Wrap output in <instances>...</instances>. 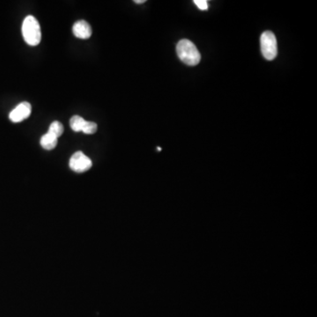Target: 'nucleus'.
<instances>
[{"label": "nucleus", "mask_w": 317, "mask_h": 317, "mask_svg": "<svg viewBox=\"0 0 317 317\" xmlns=\"http://www.w3.org/2000/svg\"><path fill=\"white\" fill-rule=\"evenodd\" d=\"M261 51L265 59L273 60L278 54V44L275 34L271 31H265L261 35L260 39Z\"/></svg>", "instance_id": "nucleus-3"}, {"label": "nucleus", "mask_w": 317, "mask_h": 317, "mask_svg": "<svg viewBox=\"0 0 317 317\" xmlns=\"http://www.w3.org/2000/svg\"><path fill=\"white\" fill-rule=\"evenodd\" d=\"M194 4L202 11H205L209 7L208 2L206 0H195Z\"/></svg>", "instance_id": "nucleus-11"}, {"label": "nucleus", "mask_w": 317, "mask_h": 317, "mask_svg": "<svg viewBox=\"0 0 317 317\" xmlns=\"http://www.w3.org/2000/svg\"><path fill=\"white\" fill-rule=\"evenodd\" d=\"M86 122V120L82 118L81 116H73L70 120V126H71L72 131L75 132H79L82 131L83 125Z\"/></svg>", "instance_id": "nucleus-8"}, {"label": "nucleus", "mask_w": 317, "mask_h": 317, "mask_svg": "<svg viewBox=\"0 0 317 317\" xmlns=\"http://www.w3.org/2000/svg\"><path fill=\"white\" fill-rule=\"evenodd\" d=\"M134 2L136 4H144L146 2V0H135Z\"/></svg>", "instance_id": "nucleus-12"}, {"label": "nucleus", "mask_w": 317, "mask_h": 317, "mask_svg": "<svg viewBox=\"0 0 317 317\" xmlns=\"http://www.w3.org/2000/svg\"><path fill=\"white\" fill-rule=\"evenodd\" d=\"M176 53L180 60L190 66H195L201 60V55L196 45L188 39H183L177 43Z\"/></svg>", "instance_id": "nucleus-1"}, {"label": "nucleus", "mask_w": 317, "mask_h": 317, "mask_svg": "<svg viewBox=\"0 0 317 317\" xmlns=\"http://www.w3.org/2000/svg\"><path fill=\"white\" fill-rule=\"evenodd\" d=\"M40 143H41L42 148L49 151V150H53L56 147V145H57V138L47 132L46 134L41 137Z\"/></svg>", "instance_id": "nucleus-7"}, {"label": "nucleus", "mask_w": 317, "mask_h": 317, "mask_svg": "<svg viewBox=\"0 0 317 317\" xmlns=\"http://www.w3.org/2000/svg\"><path fill=\"white\" fill-rule=\"evenodd\" d=\"M70 168L76 173H84L92 168V161L90 158L85 155L82 152L78 151L71 157L70 159Z\"/></svg>", "instance_id": "nucleus-4"}, {"label": "nucleus", "mask_w": 317, "mask_h": 317, "mask_svg": "<svg viewBox=\"0 0 317 317\" xmlns=\"http://www.w3.org/2000/svg\"><path fill=\"white\" fill-rule=\"evenodd\" d=\"M48 133L55 136L56 138H59L60 136H62V134L63 133V124L60 123V122H58V121L53 122V123L49 125Z\"/></svg>", "instance_id": "nucleus-9"}, {"label": "nucleus", "mask_w": 317, "mask_h": 317, "mask_svg": "<svg viewBox=\"0 0 317 317\" xmlns=\"http://www.w3.org/2000/svg\"><path fill=\"white\" fill-rule=\"evenodd\" d=\"M32 106L27 101H23L19 103L9 115V118L12 123H19L26 119L31 115Z\"/></svg>", "instance_id": "nucleus-5"}, {"label": "nucleus", "mask_w": 317, "mask_h": 317, "mask_svg": "<svg viewBox=\"0 0 317 317\" xmlns=\"http://www.w3.org/2000/svg\"><path fill=\"white\" fill-rule=\"evenodd\" d=\"M72 32L76 37L83 40L88 39L92 35V28L86 20H78L75 22L72 26Z\"/></svg>", "instance_id": "nucleus-6"}, {"label": "nucleus", "mask_w": 317, "mask_h": 317, "mask_svg": "<svg viewBox=\"0 0 317 317\" xmlns=\"http://www.w3.org/2000/svg\"><path fill=\"white\" fill-rule=\"evenodd\" d=\"M22 35L30 46H37L41 39V26L34 16H26L22 23Z\"/></svg>", "instance_id": "nucleus-2"}, {"label": "nucleus", "mask_w": 317, "mask_h": 317, "mask_svg": "<svg viewBox=\"0 0 317 317\" xmlns=\"http://www.w3.org/2000/svg\"><path fill=\"white\" fill-rule=\"evenodd\" d=\"M85 134H94L97 131V124L93 122L86 121L83 125L82 131Z\"/></svg>", "instance_id": "nucleus-10"}]
</instances>
